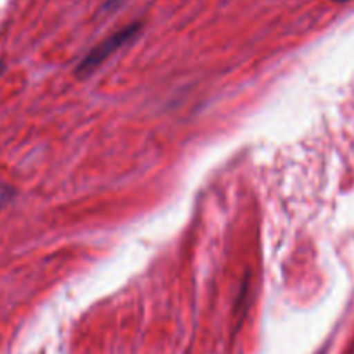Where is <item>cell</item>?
<instances>
[{"label":"cell","mask_w":354,"mask_h":354,"mask_svg":"<svg viewBox=\"0 0 354 354\" xmlns=\"http://www.w3.org/2000/svg\"><path fill=\"white\" fill-rule=\"evenodd\" d=\"M335 2H348V0H335Z\"/></svg>","instance_id":"4"},{"label":"cell","mask_w":354,"mask_h":354,"mask_svg":"<svg viewBox=\"0 0 354 354\" xmlns=\"http://www.w3.org/2000/svg\"><path fill=\"white\" fill-rule=\"evenodd\" d=\"M137 31H138V24H131V26L116 31V33H113L111 37H107L106 40L100 41L95 48L90 50V54L86 55V57L83 59L82 64H80V69H82V71H92V69L97 68L100 62L106 61L109 55H113L118 48L123 47L127 41H130L131 38L135 37Z\"/></svg>","instance_id":"1"},{"label":"cell","mask_w":354,"mask_h":354,"mask_svg":"<svg viewBox=\"0 0 354 354\" xmlns=\"http://www.w3.org/2000/svg\"><path fill=\"white\" fill-rule=\"evenodd\" d=\"M3 73V62H0V75Z\"/></svg>","instance_id":"3"},{"label":"cell","mask_w":354,"mask_h":354,"mask_svg":"<svg viewBox=\"0 0 354 354\" xmlns=\"http://www.w3.org/2000/svg\"><path fill=\"white\" fill-rule=\"evenodd\" d=\"M9 196H10V190L6 189V187H0V209L6 206V203L9 201Z\"/></svg>","instance_id":"2"}]
</instances>
